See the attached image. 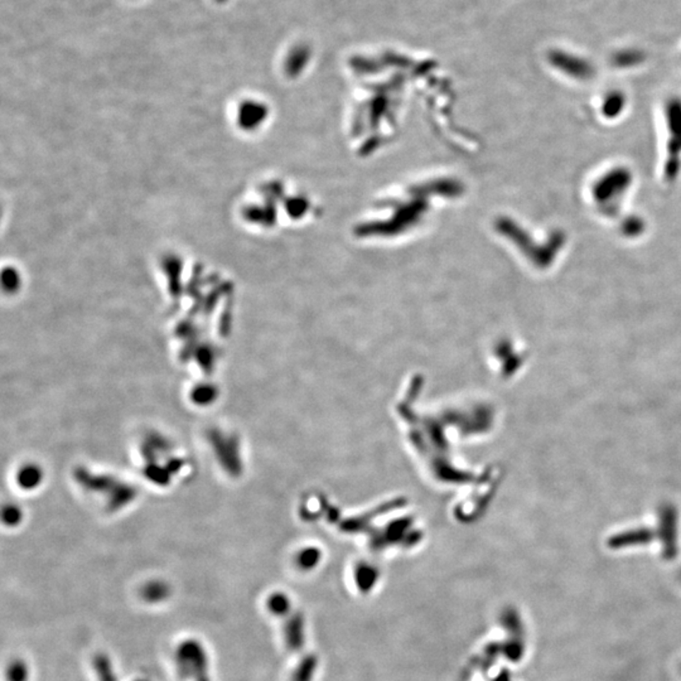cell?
I'll use <instances>...</instances> for the list:
<instances>
[{
  "instance_id": "1",
  "label": "cell",
  "mask_w": 681,
  "mask_h": 681,
  "mask_svg": "<svg viewBox=\"0 0 681 681\" xmlns=\"http://www.w3.org/2000/svg\"><path fill=\"white\" fill-rule=\"evenodd\" d=\"M177 669L182 679L194 677L196 681H210L207 674V658L203 647L196 640H188L178 647Z\"/></svg>"
},
{
  "instance_id": "4",
  "label": "cell",
  "mask_w": 681,
  "mask_h": 681,
  "mask_svg": "<svg viewBox=\"0 0 681 681\" xmlns=\"http://www.w3.org/2000/svg\"><path fill=\"white\" fill-rule=\"evenodd\" d=\"M170 594L168 588L163 583H149L147 587L143 591V597L147 599L148 602H160Z\"/></svg>"
},
{
  "instance_id": "6",
  "label": "cell",
  "mask_w": 681,
  "mask_h": 681,
  "mask_svg": "<svg viewBox=\"0 0 681 681\" xmlns=\"http://www.w3.org/2000/svg\"><path fill=\"white\" fill-rule=\"evenodd\" d=\"M28 671L27 666L22 661H14L8 670V679L9 681H27Z\"/></svg>"
},
{
  "instance_id": "7",
  "label": "cell",
  "mask_w": 681,
  "mask_h": 681,
  "mask_svg": "<svg viewBox=\"0 0 681 681\" xmlns=\"http://www.w3.org/2000/svg\"><path fill=\"white\" fill-rule=\"evenodd\" d=\"M505 651L506 655H507L511 660L516 661V660H519V658L523 656V646L521 641H511V642H509V644L506 645Z\"/></svg>"
},
{
  "instance_id": "5",
  "label": "cell",
  "mask_w": 681,
  "mask_h": 681,
  "mask_svg": "<svg viewBox=\"0 0 681 681\" xmlns=\"http://www.w3.org/2000/svg\"><path fill=\"white\" fill-rule=\"evenodd\" d=\"M268 605L274 615H285L288 612L290 603L284 594H274L268 600Z\"/></svg>"
},
{
  "instance_id": "2",
  "label": "cell",
  "mask_w": 681,
  "mask_h": 681,
  "mask_svg": "<svg viewBox=\"0 0 681 681\" xmlns=\"http://www.w3.org/2000/svg\"><path fill=\"white\" fill-rule=\"evenodd\" d=\"M552 59L555 65L562 67L564 70L572 71V72L581 73V75H584V73L587 75L588 70H589V66H587L586 62H583L579 59H574L567 53L557 51V52L552 53Z\"/></svg>"
},
{
  "instance_id": "3",
  "label": "cell",
  "mask_w": 681,
  "mask_h": 681,
  "mask_svg": "<svg viewBox=\"0 0 681 681\" xmlns=\"http://www.w3.org/2000/svg\"><path fill=\"white\" fill-rule=\"evenodd\" d=\"M94 666L100 681H117V676L112 671V661L104 653L95 656Z\"/></svg>"
},
{
  "instance_id": "8",
  "label": "cell",
  "mask_w": 681,
  "mask_h": 681,
  "mask_svg": "<svg viewBox=\"0 0 681 681\" xmlns=\"http://www.w3.org/2000/svg\"><path fill=\"white\" fill-rule=\"evenodd\" d=\"M139 681H146V680H139Z\"/></svg>"
}]
</instances>
